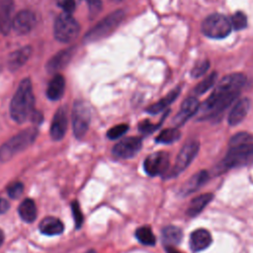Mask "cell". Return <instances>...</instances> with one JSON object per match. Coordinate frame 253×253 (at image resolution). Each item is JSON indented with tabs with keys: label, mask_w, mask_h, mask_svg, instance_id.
Segmentation results:
<instances>
[{
	"label": "cell",
	"mask_w": 253,
	"mask_h": 253,
	"mask_svg": "<svg viewBox=\"0 0 253 253\" xmlns=\"http://www.w3.org/2000/svg\"><path fill=\"white\" fill-rule=\"evenodd\" d=\"M245 82L246 77L242 73L225 75L216 84L208 99L200 106L197 113L198 120L211 119L222 113L238 97Z\"/></svg>",
	"instance_id": "cell-1"
},
{
	"label": "cell",
	"mask_w": 253,
	"mask_h": 253,
	"mask_svg": "<svg viewBox=\"0 0 253 253\" xmlns=\"http://www.w3.org/2000/svg\"><path fill=\"white\" fill-rule=\"evenodd\" d=\"M35 96L30 78L23 79L10 103V116L18 124L24 123L34 113Z\"/></svg>",
	"instance_id": "cell-2"
},
{
	"label": "cell",
	"mask_w": 253,
	"mask_h": 253,
	"mask_svg": "<svg viewBox=\"0 0 253 253\" xmlns=\"http://www.w3.org/2000/svg\"><path fill=\"white\" fill-rule=\"evenodd\" d=\"M38 130L35 127H30L12 136L0 146V161H8L17 153L28 148L36 140Z\"/></svg>",
	"instance_id": "cell-3"
},
{
	"label": "cell",
	"mask_w": 253,
	"mask_h": 253,
	"mask_svg": "<svg viewBox=\"0 0 253 253\" xmlns=\"http://www.w3.org/2000/svg\"><path fill=\"white\" fill-rule=\"evenodd\" d=\"M124 17L125 12L123 10H117L109 14L85 34L84 42H94L108 37L121 24Z\"/></svg>",
	"instance_id": "cell-4"
},
{
	"label": "cell",
	"mask_w": 253,
	"mask_h": 253,
	"mask_svg": "<svg viewBox=\"0 0 253 253\" xmlns=\"http://www.w3.org/2000/svg\"><path fill=\"white\" fill-rule=\"evenodd\" d=\"M80 32V25L69 13L59 14L53 24L54 38L60 42H72Z\"/></svg>",
	"instance_id": "cell-5"
},
{
	"label": "cell",
	"mask_w": 253,
	"mask_h": 253,
	"mask_svg": "<svg viewBox=\"0 0 253 253\" xmlns=\"http://www.w3.org/2000/svg\"><path fill=\"white\" fill-rule=\"evenodd\" d=\"M231 29L230 20L226 16L218 13L208 16L202 24L203 34L208 38L215 40L226 38L230 34Z\"/></svg>",
	"instance_id": "cell-6"
},
{
	"label": "cell",
	"mask_w": 253,
	"mask_h": 253,
	"mask_svg": "<svg viewBox=\"0 0 253 253\" xmlns=\"http://www.w3.org/2000/svg\"><path fill=\"white\" fill-rule=\"evenodd\" d=\"M72 129L77 138H82L88 131L91 122V108L84 101H76L73 104L72 114Z\"/></svg>",
	"instance_id": "cell-7"
},
{
	"label": "cell",
	"mask_w": 253,
	"mask_h": 253,
	"mask_svg": "<svg viewBox=\"0 0 253 253\" xmlns=\"http://www.w3.org/2000/svg\"><path fill=\"white\" fill-rule=\"evenodd\" d=\"M253 163V144L246 143L238 146H232L227 151L222 160L225 168H234L246 166Z\"/></svg>",
	"instance_id": "cell-8"
},
{
	"label": "cell",
	"mask_w": 253,
	"mask_h": 253,
	"mask_svg": "<svg viewBox=\"0 0 253 253\" xmlns=\"http://www.w3.org/2000/svg\"><path fill=\"white\" fill-rule=\"evenodd\" d=\"M200 149V143L197 140H190L184 144L179 154L177 155L174 167L172 169V176H177L183 172L196 157Z\"/></svg>",
	"instance_id": "cell-9"
},
{
	"label": "cell",
	"mask_w": 253,
	"mask_h": 253,
	"mask_svg": "<svg viewBox=\"0 0 253 253\" xmlns=\"http://www.w3.org/2000/svg\"><path fill=\"white\" fill-rule=\"evenodd\" d=\"M169 167V155L167 152L158 151L148 155L143 162V169L149 176H158L166 172Z\"/></svg>",
	"instance_id": "cell-10"
},
{
	"label": "cell",
	"mask_w": 253,
	"mask_h": 253,
	"mask_svg": "<svg viewBox=\"0 0 253 253\" xmlns=\"http://www.w3.org/2000/svg\"><path fill=\"white\" fill-rule=\"evenodd\" d=\"M142 141L140 137H126L116 143L113 147V154L122 159H128L135 156L141 149Z\"/></svg>",
	"instance_id": "cell-11"
},
{
	"label": "cell",
	"mask_w": 253,
	"mask_h": 253,
	"mask_svg": "<svg viewBox=\"0 0 253 253\" xmlns=\"http://www.w3.org/2000/svg\"><path fill=\"white\" fill-rule=\"evenodd\" d=\"M36 23L35 13L30 10H23L13 17L12 29L19 35H26L34 29Z\"/></svg>",
	"instance_id": "cell-12"
},
{
	"label": "cell",
	"mask_w": 253,
	"mask_h": 253,
	"mask_svg": "<svg viewBox=\"0 0 253 253\" xmlns=\"http://www.w3.org/2000/svg\"><path fill=\"white\" fill-rule=\"evenodd\" d=\"M199 108H200V104L196 97H189L185 99L181 105L179 112L173 119L174 126L176 127L183 126L191 117H193L198 113Z\"/></svg>",
	"instance_id": "cell-13"
},
{
	"label": "cell",
	"mask_w": 253,
	"mask_h": 253,
	"mask_svg": "<svg viewBox=\"0 0 253 253\" xmlns=\"http://www.w3.org/2000/svg\"><path fill=\"white\" fill-rule=\"evenodd\" d=\"M68 126V118H67V112L64 107L59 108L52 119L51 125H50V137L53 140H60L65 135L66 129Z\"/></svg>",
	"instance_id": "cell-14"
},
{
	"label": "cell",
	"mask_w": 253,
	"mask_h": 253,
	"mask_svg": "<svg viewBox=\"0 0 253 253\" xmlns=\"http://www.w3.org/2000/svg\"><path fill=\"white\" fill-rule=\"evenodd\" d=\"M74 54V48L69 47L58 51L46 63V71L50 74H57V72L63 69L71 60Z\"/></svg>",
	"instance_id": "cell-15"
},
{
	"label": "cell",
	"mask_w": 253,
	"mask_h": 253,
	"mask_svg": "<svg viewBox=\"0 0 253 253\" xmlns=\"http://www.w3.org/2000/svg\"><path fill=\"white\" fill-rule=\"evenodd\" d=\"M14 0H0V33L8 35L12 29Z\"/></svg>",
	"instance_id": "cell-16"
},
{
	"label": "cell",
	"mask_w": 253,
	"mask_h": 253,
	"mask_svg": "<svg viewBox=\"0 0 253 253\" xmlns=\"http://www.w3.org/2000/svg\"><path fill=\"white\" fill-rule=\"evenodd\" d=\"M250 109V101L248 98H243L238 100L233 107L231 108L229 115H228V125L229 126H236L240 124L244 118L246 117L248 111Z\"/></svg>",
	"instance_id": "cell-17"
},
{
	"label": "cell",
	"mask_w": 253,
	"mask_h": 253,
	"mask_svg": "<svg viewBox=\"0 0 253 253\" xmlns=\"http://www.w3.org/2000/svg\"><path fill=\"white\" fill-rule=\"evenodd\" d=\"M211 241V235L207 229H196L190 236V248L193 252H200L208 248Z\"/></svg>",
	"instance_id": "cell-18"
},
{
	"label": "cell",
	"mask_w": 253,
	"mask_h": 253,
	"mask_svg": "<svg viewBox=\"0 0 253 253\" xmlns=\"http://www.w3.org/2000/svg\"><path fill=\"white\" fill-rule=\"evenodd\" d=\"M31 54H32V47L29 45L23 46L15 50L14 52L10 53L7 60L9 70L16 71L19 68H21L29 60Z\"/></svg>",
	"instance_id": "cell-19"
},
{
	"label": "cell",
	"mask_w": 253,
	"mask_h": 253,
	"mask_svg": "<svg viewBox=\"0 0 253 253\" xmlns=\"http://www.w3.org/2000/svg\"><path fill=\"white\" fill-rule=\"evenodd\" d=\"M40 231L47 236L59 235L64 230V224L62 221L54 216H46L42 218L39 224Z\"/></svg>",
	"instance_id": "cell-20"
},
{
	"label": "cell",
	"mask_w": 253,
	"mask_h": 253,
	"mask_svg": "<svg viewBox=\"0 0 253 253\" xmlns=\"http://www.w3.org/2000/svg\"><path fill=\"white\" fill-rule=\"evenodd\" d=\"M65 90V79L60 74H54L46 88V96L51 101L59 100Z\"/></svg>",
	"instance_id": "cell-21"
},
{
	"label": "cell",
	"mask_w": 253,
	"mask_h": 253,
	"mask_svg": "<svg viewBox=\"0 0 253 253\" xmlns=\"http://www.w3.org/2000/svg\"><path fill=\"white\" fill-rule=\"evenodd\" d=\"M209 179V174L207 171L202 170L193 175L186 184L181 188V194L183 196H188L196 192L200 187H202Z\"/></svg>",
	"instance_id": "cell-22"
},
{
	"label": "cell",
	"mask_w": 253,
	"mask_h": 253,
	"mask_svg": "<svg viewBox=\"0 0 253 253\" xmlns=\"http://www.w3.org/2000/svg\"><path fill=\"white\" fill-rule=\"evenodd\" d=\"M179 94H180V87H177V88L171 90L161 100H159L158 102L150 105L147 108L146 111L149 114H152V115H155V114H158V113L162 112L164 109H166L170 104H172L176 100V98L179 96Z\"/></svg>",
	"instance_id": "cell-23"
},
{
	"label": "cell",
	"mask_w": 253,
	"mask_h": 253,
	"mask_svg": "<svg viewBox=\"0 0 253 253\" xmlns=\"http://www.w3.org/2000/svg\"><path fill=\"white\" fill-rule=\"evenodd\" d=\"M20 217L25 222H33L37 218V206L32 199H25L18 208Z\"/></svg>",
	"instance_id": "cell-24"
},
{
	"label": "cell",
	"mask_w": 253,
	"mask_h": 253,
	"mask_svg": "<svg viewBox=\"0 0 253 253\" xmlns=\"http://www.w3.org/2000/svg\"><path fill=\"white\" fill-rule=\"evenodd\" d=\"M183 232L180 227L175 225H168L162 229V241L167 247H172L180 243Z\"/></svg>",
	"instance_id": "cell-25"
},
{
	"label": "cell",
	"mask_w": 253,
	"mask_h": 253,
	"mask_svg": "<svg viewBox=\"0 0 253 253\" xmlns=\"http://www.w3.org/2000/svg\"><path fill=\"white\" fill-rule=\"evenodd\" d=\"M211 200H212V195L209 194V193L198 196L197 198H195L191 201V203L188 207V210H187V213L190 216H195V215L199 214Z\"/></svg>",
	"instance_id": "cell-26"
},
{
	"label": "cell",
	"mask_w": 253,
	"mask_h": 253,
	"mask_svg": "<svg viewBox=\"0 0 253 253\" xmlns=\"http://www.w3.org/2000/svg\"><path fill=\"white\" fill-rule=\"evenodd\" d=\"M136 239L143 245L153 246L156 242L155 235L153 234L151 228L149 226H140L135 230Z\"/></svg>",
	"instance_id": "cell-27"
},
{
	"label": "cell",
	"mask_w": 253,
	"mask_h": 253,
	"mask_svg": "<svg viewBox=\"0 0 253 253\" xmlns=\"http://www.w3.org/2000/svg\"><path fill=\"white\" fill-rule=\"evenodd\" d=\"M181 136V132L177 127H169L160 131V133L156 136L155 140L158 143L169 144L177 141Z\"/></svg>",
	"instance_id": "cell-28"
},
{
	"label": "cell",
	"mask_w": 253,
	"mask_h": 253,
	"mask_svg": "<svg viewBox=\"0 0 253 253\" xmlns=\"http://www.w3.org/2000/svg\"><path fill=\"white\" fill-rule=\"evenodd\" d=\"M216 78H217V73L211 72L195 87L194 93L196 95H202V94L206 93L209 89H211L215 84Z\"/></svg>",
	"instance_id": "cell-29"
},
{
	"label": "cell",
	"mask_w": 253,
	"mask_h": 253,
	"mask_svg": "<svg viewBox=\"0 0 253 253\" xmlns=\"http://www.w3.org/2000/svg\"><path fill=\"white\" fill-rule=\"evenodd\" d=\"M253 139V136L246 132V131H241L238 133H235L229 140V145L230 147L232 146H238V145H242V144H246V143H251Z\"/></svg>",
	"instance_id": "cell-30"
},
{
	"label": "cell",
	"mask_w": 253,
	"mask_h": 253,
	"mask_svg": "<svg viewBox=\"0 0 253 253\" xmlns=\"http://www.w3.org/2000/svg\"><path fill=\"white\" fill-rule=\"evenodd\" d=\"M230 24L231 27L235 30H242L247 26V17L246 15L241 12H235L231 17H230Z\"/></svg>",
	"instance_id": "cell-31"
},
{
	"label": "cell",
	"mask_w": 253,
	"mask_h": 253,
	"mask_svg": "<svg viewBox=\"0 0 253 253\" xmlns=\"http://www.w3.org/2000/svg\"><path fill=\"white\" fill-rule=\"evenodd\" d=\"M128 129V126L126 124H120L111 127L107 132V137L109 139H118L123 136Z\"/></svg>",
	"instance_id": "cell-32"
},
{
	"label": "cell",
	"mask_w": 253,
	"mask_h": 253,
	"mask_svg": "<svg viewBox=\"0 0 253 253\" xmlns=\"http://www.w3.org/2000/svg\"><path fill=\"white\" fill-rule=\"evenodd\" d=\"M24 193V185L22 182H13L7 188V194L11 199L17 200Z\"/></svg>",
	"instance_id": "cell-33"
},
{
	"label": "cell",
	"mask_w": 253,
	"mask_h": 253,
	"mask_svg": "<svg viewBox=\"0 0 253 253\" xmlns=\"http://www.w3.org/2000/svg\"><path fill=\"white\" fill-rule=\"evenodd\" d=\"M71 211H72V215H73V219H74V223L77 229H79L82 224H83V213L81 211L79 203L77 201H73L71 203Z\"/></svg>",
	"instance_id": "cell-34"
},
{
	"label": "cell",
	"mask_w": 253,
	"mask_h": 253,
	"mask_svg": "<svg viewBox=\"0 0 253 253\" xmlns=\"http://www.w3.org/2000/svg\"><path fill=\"white\" fill-rule=\"evenodd\" d=\"M210 67V61L209 60H203L195 64V66L191 70V75L194 78H198L200 76H203Z\"/></svg>",
	"instance_id": "cell-35"
},
{
	"label": "cell",
	"mask_w": 253,
	"mask_h": 253,
	"mask_svg": "<svg viewBox=\"0 0 253 253\" xmlns=\"http://www.w3.org/2000/svg\"><path fill=\"white\" fill-rule=\"evenodd\" d=\"M160 125H161V123L155 125V124L150 123L148 120H144V121H142V122L139 123V125H138V130H139L141 133H143V134H149V133L153 132L155 129H157Z\"/></svg>",
	"instance_id": "cell-36"
},
{
	"label": "cell",
	"mask_w": 253,
	"mask_h": 253,
	"mask_svg": "<svg viewBox=\"0 0 253 253\" xmlns=\"http://www.w3.org/2000/svg\"><path fill=\"white\" fill-rule=\"evenodd\" d=\"M91 18L96 17L102 10V0H86Z\"/></svg>",
	"instance_id": "cell-37"
},
{
	"label": "cell",
	"mask_w": 253,
	"mask_h": 253,
	"mask_svg": "<svg viewBox=\"0 0 253 253\" xmlns=\"http://www.w3.org/2000/svg\"><path fill=\"white\" fill-rule=\"evenodd\" d=\"M58 6L63 10V12L71 14L75 10L77 2L75 0H58Z\"/></svg>",
	"instance_id": "cell-38"
},
{
	"label": "cell",
	"mask_w": 253,
	"mask_h": 253,
	"mask_svg": "<svg viewBox=\"0 0 253 253\" xmlns=\"http://www.w3.org/2000/svg\"><path fill=\"white\" fill-rule=\"evenodd\" d=\"M10 208V204L6 199L0 198V214L5 213Z\"/></svg>",
	"instance_id": "cell-39"
},
{
	"label": "cell",
	"mask_w": 253,
	"mask_h": 253,
	"mask_svg": "<svg viewBox=\"0 0 253 253\" xmlns=\"http://www.w3.org/2000/svg\"><path fill=\"white\" fill-rule=\"evenodd\" d=\"M31 120L35 123V124H41V122L42 121V115L40 113V112H38V111H34V113L32 114V116H31Z\"/></svg>",
	"instance_id": "cell-40"
},
{
	"label": "cell",
	"mask_w": 253,
	"mask_h": 253,
	"mask_svg": "<svg viewBox=\"0 0 253 253\" xmlns=\"http://www.w3.org/2000/svg\"><path fill=\"white\" fill-rule=\"evenodd\" d=\"M166 251H167V253H180L179 251H177V250L174 249L173 247H167V248H166Z\"/></svg>",
	"instance_id": "cell-41"
},
{
	"label": "cell",
	"mask_w": 253,
	"mask_h": 253,
	"mask_svg": "<svg viewBox=\"0 0 253 253\" xmlns=\"http://www.w3.org/2000/svg\"><path fill=\"white\" fill-rule=\"evenodd\" d=\"M3 242H4V232L0 229V246L2 245Z\"/></svg>",
	"instance_id": "cell-42"
},
{
	"label": "cell",
	"mask_w": 253,
	"mask_h": 253,
	"mask_svg": "<svg viewBox=\"0 0 253 253\" xmlns=\"http://www.w3.org/2000/svg\"><path fill=\"white\" fill-rule=\"evenodd\" d=\"M86 253H96L95 250H88Z\"/></svg>",
	"instance_id": "cell-43"
},
{
	"label": "cell",
	"mask_w": 253,
	"mask_h": 253,
	"mask_svg": "<svg viewBox=\"0 0 253 253\" xmlns=\"http://www.w3.org/2000/svg\"><path fill=\"white\" fill-rule=\"evenodd\" d=\"M75 1H76V2H77V4H78V3H79L81 0H75Z\"/></svg>",
	"instance_id": "cell-44"
},
{
	"label": "cell",
	"mask_w": 253,
	"mask_h": 253,
	"mask_svg": "<svg viewBox=\"0 0 253 253\" xmlns=\"http://www.w3.org/2000/svg\"><path fill=\"white\" fill-rule=\"evenodd\" d=\"M112 1H121V0H112Z\"/></svg>",
	"instance_id": "cell-45"
}]
</instances>
